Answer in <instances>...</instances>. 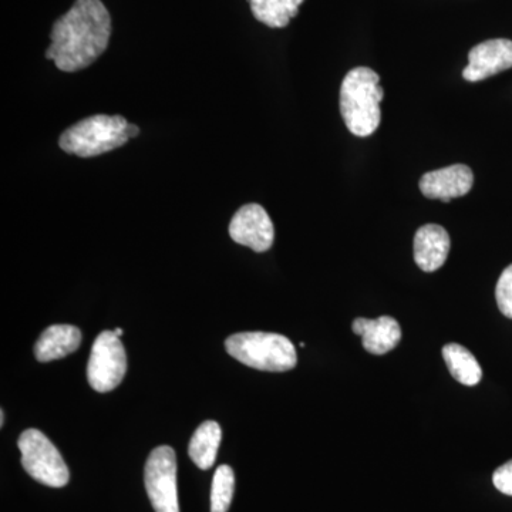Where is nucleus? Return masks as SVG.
Here are the masks:
<instances>
[{
	"label": "nucleus",
	"instance_id": "1",
	"mask_svg": "<svg viewBox=\"0 0 512 512\" xmlns=\"http://www.w3.org/2000/svg\"><path fill=\"white\" fill-rule=\"evenodd\" d=\"M111 18L101 0H76L72 9L56 20L46 59L57 69L73 73L86 69L109 46Z\"/></svg>",
	"mask_w": 512,
	"mask_h": 512
},
{
	"label": "nucleus",
	"instance_id": "2",
	"mask_svg": "<svg viewBox=\"0 0 512 512\" xmlns=\"http://www.w3.org/2000/svg\"><path fill=\"white\" fill-rule=\"evenodd\" d=\"M384 97L379 74L369 67H355L340 86V113L350 133L369 137L382 120L380 103Z\"/></svg>",
	"mask_w": 512,
	"mask_h": 512
},
{
	"label": "nucleus",
	"instance_id": "3",
	"mask_svg": "<svg viewBox=\"0 0 512 512\" xmlns=\"http://www.w3.org/2000/svg\"><path fill=\"white\" fill-rule=\"evenodd\" d=\"M225 349L238 362L264 372H288L298 363L295 346L278 333H237L229 336Z\"/></svg>",
	"mask_w": 512,
	"mask_h": 512
},
{
	"label": "nucleus",
	"instance_id": "4",
	"mask_svg": "<svg viewBox=\"0 0 512 512\" xmlns=\"http://www.w3.org/2000/svg\"><path fill=\"white\" fill-rule=\"evenodd\" d=\"M128 121L121 116L97 114L73 124L60 136L59 146L64 153L90 158L116 150L130 140Z\"/></svg>",
	"mask_w": 512,
	"mask_h": 512
},
{
	"label": "nucleus",
	"instance_id": "5",
	"mask_svg": "<svg viewBox=\"0 0 512 512\" xmlns=\"http://www.w3.org/2000/svg\"><path fill=\"white\" fill-rule=\"evenodd\" d=\"M18 446L22 453V466L30 477L53 488H62L69 483V468L64 463L62 454L42 431H23Z\"/></svg>",
	"mask_w": 512,
	"mask_h": 512
},
{
	"label": "nucleus",
	"instance_id": "6",
	"mask_svg": "<svg viewBox=\"0 0 512 512\" xmlns=\"http://www.w3.org/2000/svg\"><path fill=\"white\" fill-rule=\"evenodd\" d=\"M127 372V356L123 343L114 330H104L94 340L87 365V380L96 392L116 389Z\"/></svg>",
	"mask_w": 512,
	"mask_h": 512
},
{
	"label": "nucleus",
	"instance_id": "7",
	"mask_svg": "<svg viewBox=\"0 0 512 512\" xmlns=\"http://www.w3.org/2000/svg\"><path fill=\"white\" fill-rule=\"evenodd\" d=\"M148 498L156 512H180L177 493V458L170 446L151 451L144 471Z\"/></svg>",
	"mask_w": 512,
	"mask_h": 512
},
{
	"label": "nucleus",
	"instance_id": "8",
	"mask_svg": "<svg viewBox=\"0 0 512 512\" xmlns=\"http://www.w3.org/2000/svg\"><path fill=\"white\" fill-rule=\"evenodd\" d=\"M229 235L239 245L255 252H265L274 244L275 229L264 207L247 204L232 217Z\"/></svg>",
	"mask_w": 512,
	"mask_h": 512
},
{
	"label": "nucleus",
	"instance_id": "9",
	"mask_svg": "<svg viewBox=\"0 0 512 512\" xmlns=\"http://www.w3.org/2000/svg\"><path fill=\"white\" fill-rule=\"evenodd\" d=\"M512 67V42L493 39L480 43L468 53V66L463 77L467 82H481Z\"/></svg>",
	"mask_w": 512,
	"mask_h": 512
},
{
	"label": "nucleus",
	"instance_id": "10",
	"mask_svg": "<svg viewBox=\"0 0 512 512\" xmlns=\"http://www.w3.org/2000/svg\"><path fill=\"white\" fill-rule=\"evenodd\" d=\"M473 184L474 174L470 167L456 164L424 174L419 187L424 197L448 202L453 198L467 195L473 188Z\"/></svg>",
	"mask_w": 512,
	"mask_h": 512
},
{
	"label": "nucleus",
	"instance_id": "11",
	"mask_svg": "<svg viewBox=\"0 0 512 512\" xmlns=\"http://www.w3.org/2000/svg\"><path fill=\"white\" fill-rule=\"evenodd\" d=\"M451 239L440 225H423L414 237V261L421 271L434 272L447 261Z\"/></svg>",
	"mask_w": 512,
	"mask_h": 512
},
{
	"label": "nucleus",
	"instance_id": "12",
	"mask_svg": "<svg viewBox=\"0 0 512 512\" xmlns=\"http://www.w3.org/2000/svg\"><path fill=\"white\" fill-rule=\"evenodd\" d=\"M352 329L356 335L362 336L363 348L372 355H386L402 339L399 322L390 316L377 319L357 318Z\"/></svg>",
	"mask_w": 512,
	"mask_h": 512
},
{
	"label": "nucleus",
	"instance_id": "13",
	"mask_svg": "<svg viewBox=\"0 0 512 512\" xmlns=\"http://www.w3.org/2000/svg\"><path fill=\"white\" fill-rule=\"evenodd\" d=\"M82 343V332L72 325H53L36 342L35 355L39 362L62 359L76 352Z\"/></svg>",
	"mask_w": 512,
	"mask_h": 512
},
{
	"label": "nucleus",
	"instance_id": "14",
	"mask_svg": "<svg viewBox=\"0 0 512 512\" xmlns=\"http://www.w3.org/2000/svg\"><path fill=\"white\" fill-rule=\"evenodd\" d=\"M221 439L222 430L217 421H204L195 430L190 441V447H188V454H190L195 466L200 467L201 470H210L214 466Z\"/></svg>",
	"mask_w": 512,
	"mask_h": 512
},
{
	"label": "nucleus",
	"instance_id": "15",
	"mask_svg": "<svg viewBox=\"0 0 512 512\" xmlns=\"http://www.w3.org/2000/svg\"><path fill=\"white\" fill-rule=\"evenodd\" d=\"M444 362L450 370L451 376L464 384V386H476L483 377L480 363L470 350L457 343H450L443 348Z\"/></svg>",
	"mask_w": 512,
	"mask_h": 512
},
{
	"label": "nucleus",
	"instance_id": "16",
	"mask_svg": "<svg viewBox=\"0 0 512 512\" xmlns=\"http://www.w3.org/2000/svg\"><path fill=\"white\" fill-rule=\"evenodd\" d=\"M305 0H249L252 13L258 22L269 28L281 29L298 15Z\"/></svg>",
	"mask_w": 512,
	"mask_h": 512
},
{
	"label": "nucleus",
	"instance_id": "17",
	"mask_svg": "<svg viewBox=\"0 0 512 512\" xmlns=\"http://www.w3.org/2000/svg\"><path fill=\"white\" fill-rule=\"evenodd\" d=\"M235 476L229 466L217 468L212 481L211 512H228L234 497Z\"/></svg>",
	"mask_w": 512,
	"mask_h": 512
},
{
	"label": "nucleus",
	"instance_id": "18",
	"mask_svg": "<svg viewBox=\"0 0 512 512\" xmlns=\"http://www.w3.org/2000/svg\"><path fill=\"white\" fill-rule=\"evenodd\" d=\"M495 298L501 313L512 319V265L504 269L495 288Z\"/></svg>",
	"mask_w": 512,
	"mask_h": 512
},
{
	"label": "nucleus",
	"instance_id": "19",
	"mask_svg": "<svg viewBox=\"0 0 512 512\" xmlns=\"http://www.w3.org/2000/svg\"><path fill=\"white\" fill-rule=\"evenodd\" d=\"M493 483L500 493L512 497V460L495 470Z\"/></svg>",
	"mask_w": 512,
	"mask_h": 512
},
{
	"label": "nucleus",
	"instance_id": "20",
	"mask_svg": "<svg viewBox=\"0 0 512 512\" xmlns=\"http://www.w3.org/2000/svg\"><path fill=\"white\" fill-rule=\"evenodd\" d=\"M127 134H128V137L130 138H134V137H137L138 134H140V128H138L136 126V124H130L128 123V126H127Z\"/></svg>",
	"mask_w": 512,
	"mask_h": 512
},
{
	"label": "nucleus",
	"instance_id": "21",
	"mask_svg": "<svg viewBox=\"0 0 512 512\" xmlns=\"http://www.w3.org/2000/svg\"><path fill=\"white\" fill-rule=\"evenodd\" d=\"M3 424H5V410H2V412H0V426L3 427Z\"/></svg>",
	"mask_w": 512,
	"mask_h": 512
},
{
	"label": "nucleus",
	"instance_id": "22",
	"mask_svg": "<svg viewBox=\"0 0 512 512\" xmlns=\"http://www.w3.org/2000/svg\"><path fill=\"white\" fill-rule=\"evenodd\" d=\"M114 333L121 338V336H123V329H114Z\"/></svg>",
	"mask_w": 512,
	"mask_h": 512
}]
</instances>
